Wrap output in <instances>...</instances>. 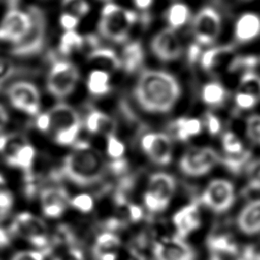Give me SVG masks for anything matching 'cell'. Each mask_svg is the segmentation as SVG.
Returning <instances> with one entry per match:
<instances>
[{
  "label": "cell",
  "mask_w": 260,
  "mask_h": 260,
  "mask_svg": "<svg viewBox=\"0 0 260 260\" xmlns=\"http://www.w3.org/2000/svg\"><path fill=\"white\" fill-rule=\"evenodd\" d=\"M133 94L138 106L145 112L164 114L170 112L181 95L177 78L162 70H143L134 85Z\"/></svg>",
  "instance_id": "6da1fadb"
},
{
  "label": "cell",
  "mask_w": 260,
  "mask_h": 260,
  "mask_svg": "<svg viewBox=\"0 0 260 260\" xmlns=\"http://www.w3.org/2000/svg\"><path fill=\"white\" fill-rule=\"evenodd\" d=\"M106 172L102 153L85 141L75 142L62 164L61 175L75 185L86 187L99 183Z\"/></svg>",
  "instance_id": "7a4b0ae2"
},
{
  "label": "cell",
  "mask_w": 260,
  "mask_h": 260,
  "mask_svg": "<svg viewBox=\"0 0 260 260\" xmlns=\"http://www.w3.org/2000/svg\"><path fill=\"white\" fill-rule=\"evenodd\" d=\"M36 120L37 128L52 135L56 143L71 145L77 141L81 129L78 112L66 103H58L49 111L40 113Z\"/></svg>",
  "instance_id": "3957f363"
},
{
  "label": "cell",
  "mask_w": 260,
  "mask_h": 260,
  "mask_svg": "<svg viewBox=\"0 0 260 260\" xmlns=\"http://www.w3.org/2000/svg\"><path fill=\"white\" fill-rule=\"evenodd\" d=\"M140 20V15L114 2H106L101 10L98 31L101 37L115 44L128 42L132 27Z\"/></svg>",
  "instance_id": "277c9868"
},
{
  "label": "cell",
  "mask_w": 260,
  "mask_h": 260,
  "mask_svg": "<svg viewBox=\"0 0 260 260\" xmlns=\"http://www.w3.org/2000/svg\"><path fill=\"white\" fill-rule=\"evenodd\" d=\"M30 25L22 39L10 47V54L15 57H32L40 54L46 44L48 21L45 11L36 5L29 6Z\"/></svg>",
  "instance_id": "5b68a950"
},
{
  "label": "cell",
  "mask_w": 260,
  "mask_h": 260,
  "mask_svg": "<svg viewBox=\"0 0 260 260\" xmlns=\"http://www.w3.org/2000/svg\"><path fill=\"white\" fill-rule=\"evenodd\" d=\"M78 80L79 70L74 63L68 60H56L47 75V90L57 99H65L73 92Z\"/></svg>",
  "instance_id": "8992f818"
},
{
  "label": "cell",
  "mask_w": 260,
  "mask_h": 260,
  "mask_svg": "<svg viewBox=\"0 0 260 260\" xmlns=\"http://www.w3.org/2000/svg\"><path fill=\"white\" fill-rule=\"evenodd\" d=\"M194 42L200 46H212L218 39L222 19L219 12L211 6L201 7L190 21Z\"/></svg>",
  "instance_id": "52a82bcc"
},
{
  "label": "cell",
  "mask_w": 260,
  "mask_h": 260,
  "mask_svg": "<svg viewBox=\"0 0 260 260\" xmlns=\"http://www.w3.org/2000/svg\"><path fill=\"white\" fill-rule=\"evenodd\" d=\"M176 180L167 173H155L148 180L147 190L144 193V205L150 212L164 211L175 193Z\"/></svg>",
  "instance_id": "ba28073f"
},
{
  "label": "cell",
  "mask_w": 260,
  "mask_h": 260,
  "mask_svg": "<svg viewBox=\"0 0 260 260\" xmlns=\"http://www.w3.org/2000/svg\"><path fill=\"white\" fill-rule=\"evenodd\" d=\"M10 233L18 236L39 249L48 247L49 235L46 222L31 212L18 213L10 224Z\"/></svg>",
  "instance_id": "9c48e42d"
},
{
  "label": "cell",
  "mask_w": 260,
  "mask_h": 260,
  "mask_svg": "<svg viewBox=\"0 0 260 260\" xmlns=\"http://www.w3.org/2000/svg\"><path fill=\"white\" fill-rule=\"evenodd\" d=\"M6 95L13 108L29 116L37 117L41 109V94L39 88L30 81L18 80L6 89Z\"/></svg>",
  "instance_id": "30bf717a"
},
{
  "label": "cell",
  "mask_w": 260,
  "mask_h": 260,
  "mask_svg": "<svg viewBox=\"0 0 260 260\" xmlns=\"http://www.w3.org/2000/svg\"><path fill=\"white\" fill-rule=\"evenodd\" d=\"M218 160L219 155L212 147H192L181 156L179 168L184 175L200 177L211 171Z\"/></svg>",
  "instance_id": "8fae6325"
},
{
  "label": "cell",
  "mask_w": 260,
  "mask_h": 260,
  "mask_svg": "<svg viewBox=\"0 0 260 260\" xmlns=\"http://www.w3.org/2000/svg\"><path fill=\"white\" fill-rule=\"evenodd\" d=\"M30 25L27 10H20L16 5L10 6L0 21V42L11 46L18 43Z\"/></svg>",
  "instance_id": "7c38bea8"
},
{
  "label": "cell",
  "mask_w": 260,
  "mask_h": 260,
  "mask_svg": "<svg viewBox=\"0 0 260 260\" xmlns=\"http://www.w3.org/2000/svg\"><path fill=\"white\" fill-rule=\"evenodd\" d=\"M201 202L217 213L224 212L231 208L235 201V188L225 179H214L204 189Z\"/></svg>",
  "instance_id": "4fadbf2b"
},
{
  "label": "cell",
  "mask_w": 260,
  "mask_h": 260,
  "mask_svg": "<svg viewBox=\"0 0 260 260\" xmlns=\"http://www.w3.org/2000/svg\"><path fill=\"white\" fill-rule=\"evenodd\" d=\"M152 54L161 62H173L183 54V45L177 30L164 27L156 31L150 40Z\"/></svg>",
  "instance_id": "5bb4252c"
},
{
  "label": "cell",
  "mask_w": 260,
  "mask_h": 260,
  "mask_svg": "<svg viewBox=\"0 0 260 260\" xmlns=\"http://www.w3.org/2000/svg\"><path fill=\"white\" fill-rule=\"evenodd\" d=\"M140 145L142 150L154 164L166 166L171 162L173 144L167 134L159 132L146 133L141 138Z\"/></svg>",
  "instance_id": "9a60e30c"
},
{
  "label": "cell",
  "mask_w": 260,
  "mask_h": 260,
  "mask_svg": "<svg viewBox=\"0 0 260 260\" xmlns=\"http://www.w3.org/2000/svg\"><path fill=\"white\" fill-rule=\"evenodd\" d=\"M152 254L154 260H195L193 248L178 236L155 242Z\"/></svg>",
  "instance_id": "2e32d148"
},
{
  "label": "cell",
  "mask_w": 260,
  "mask_h": 260,
  "mask_svg": "<svg viewBox=\"0 0 260 260\" xmlns=\"http://www.w3.org/2000/svg\"><path fill=\"white\" fill-rule=\"evenodd\" d=\"M40 201L45 216L49 218L60 217L69 205L70 197L62 187H47L41 191Z\"/></svg>",
  "instance_id": "e0dca14e"
},
{
  "label": "cell",
  "mask_w": 260,
  "mask_h": 260,
  "mask_svg": "<svg viewBox=\"0 0 260 260\" xmlns=\"http://www.w3.org/2000/svg\"><path fill=\"white\" fill-rule=\"evenodd\" d=\"M234 39L238 44H249L260 38V14L254 11L241 13L233 25Z\"/></svg>",
  "instance_id": "ac0fdd59"
},
{
  "label": "cell",
  "mask_w": 260,
  "mask_h": 260,
  "mask_svg": "<svg viewBox=\"0 0 260 260\" xmlns=\"http://www.w3.org/2000/svg\"><path fill=\"white\" fill-rule=\"evenodd\" d=\"M173 223L177 230V236L182 239L197 230L201 223L198 205L191 203L182 207L174 214Z\"/></svg>",
  "instance_id": "d6986e66"
},
{
  "label": "cell",
  "mask_w": 260,
  "mask_h": 260,
  "mask_svg": "<svg viewBox=\"0 0 260 260\" xmlns=\"http://www.w3.org/2000/svg\"><path fill=\"white\" fill-rule=\"evenodd\" d=\"M235 57V47L232 44L212 46L202 52L200 57L201 67L206 71L215 70L225 64L228 67Z\"/></svg>",
  "instance_id": "ffe728a7"
},
{
  "label": "cell",
  "mask_w": 260,
  "mask_h": 260,
  "mask_svg": "<svg viewBox=\"0 0 260 260\" xmlns=\"http://www.w3.org/2000/svg\"><path fill=\"white\" fill-rule=\"evenodd\" d=\"M87 62L96 69L105 70L107 72L121 69L120 56L114 49L109 47L98 46L92 48L86 56Z\"/></svg>",
  "instance_id": "44dd1931"
},
{
  "label": "cell",
  "mask_w": 260,
  "mask_h": 260,
  "mask_svg": "<svg viewBox=\"0 0 260 260\" xmlns=\"http://www.w3.org/2000/svg\"><path fill=\"white\" fill-rule=\"evenodd\" d=\"M120 248V238L112 232H105L96 237L92 253L96 260H118Z\"/></svg>",
  "instance_id": "7402d4cb"
},
{
  "label": "cell",
  "mask_w": 260,
  "mask_h": 260,
  "mask_svg": "<svg viewBox=\"0 0 260 260\" xmlns=\"http://www.w3.org/2000/svg\"><path fill=\"white\" fill-rule=\"evenodd\" d=\"M237 225L243 234L249 236L260 233V199L245 205L237 216Z\"/></svg>",
  "instance_id": "603a6c76"
},
{
  "label": "cell",
  "mask_w": 260,
  "mask_h": 260,
  "mask_svg": "<svg viewBox=\"0 0 260 260\" xmlns=\"http://www.w3.org/2000/svg\"><path fill=\"white\" fill-rule=\"evenodd\" d=\"M121 69L127 73H134L143 64L144 61V49L139 41L126 42L121 55Z\"/></svg>",
  "instance_id": "cb8c5ba5"
},
{
  "label": "cell",
  "mask_w": 260,
  "mask_h": 260,
  "mask_svg": "<svg viewBox=\"0 0 260 260\" xmlns=\"http://www.w3.org/2000/svg\"><path fill=\"white\" fill-rule=\"evenodd\" d=\"M192 16L191 8L188 6V4L181 1H175L170 4L164 13L167 26L175 30L180 29L186 24L190 23Z\"/></svg>",
  "instance_id": "d4e9b609"
},
{
  "label": "cell",
  "mask_w": 260,
  "mask_h": 260,
  "mask_svg": "<svg viewBox=\"0 0 260 260\" xmlns=\"http://www.w3.org/2000/svg\"><path fill=\"white\" fill-rule=\"evenodd\" d=\"M85 128L92 134H115L116 123L108 114L100 110H91L85 118Z\"/></svg>",
  "instance_id": "484cf974"
},
{
  "label": "cell",
  "mask_w": 260,
  "mask_h": 260,
  "mask_svg": "<svg viewBox=\"0 0 260 260\" xmlns=\"http://www.w3.org/2000/svg\"><path fill=\"white\" fill-rule=\"evenodd\" d=\"M36 154L37 152L35 147L24 141L10 154L6 155L5 160L9 167L17 168L27 173L34 166Z\"/></svg>",
  "instance_id": "4316f807"
},
{
  "label": "cell",
  "mask_w": 260,
  "mask_h": 260,
  "mask_svg": "<svg viewBox=\"0 0 260 260\" xmlns=\"http://www.w3.org/2000/svg\"><path fill=\"white\" fill-rule=\"evenodd\" d=\"M107 137V153L111 158V168L115 173H122L126 170L127 162L124 158L125 145L124 143L115 135L110 134Z\"/></svg>",
  "instance_id": "83f0119b"
},
{
  "label": "cell",
  "mask_w": 260,
  "mask_h": 260,
  "mask_svg": "<svg viewBox=\"0 0 260 260\" xmlns=\"http://www.w3.org/2000/svg\"><path fill=\"white\" fill-rule=\"evenodd\" d=\"M86 87L88 92L94 96L108 94L111 90L110 73L101 69L91 70L87 76Z\"/></svg>",
  "instance_id": "f1b7e54d"
},
{
  "label": "cell",
  "mask_w": 260,
  "mask_h": 260,
  "mask_svg": "<svg viewBox=\"0 0 260 260\" xmlns=\"http://www.w3.org/2000/svg\"><path fill=\"white\" fill-rule=\"evenodd\" d=\"M207 246L213 252L219 256V254L236 255L238 253V246L234 239L226 234H216L208 237Z\"/></svg>",
  "instance_id": "f546056e"
},
{
  "label": "cell",
  "mask_w": 260,
  "mask_h": 260,
  "mask_svg": "<svg viewBox=\"0 0 260 260\" xmlns=\"http://www.w3.org/2000/svg\"><path fill=\"white\" fill-rule=\"evenodd\" d=\"M85 46V37L76 30H65L60 38L58 50L64 56H69Z\"/></svg>",
  "instance_id": "4dcf8cb0"
},
{
  "label": "cell",
  "mask_w": 260,
  "mask_h": 260,
  "mask_svg": "<svg viewBox=\"0 0 260 260\" xmlns=\"http://www.w3.org/2000/svg\"><path fill=\"white\" fill-rule=\"evenodd\" d=\"M174 127L178 139L186 141L190 137L200 133L201 122L198 119L193 118H179L175 122Z\"/></svg>",
  "instance_id": "1f68e13d"
},
{
  "label": "cell",
  "mask_w": 260,
  "mask_h": 260,
  "mask_svg": "<svg viewBox=\"0 0 260 260\" xmlns=\"http://www.w3.org/2000/svg\"><path fill=\"white\" fill-rule=\"evenodd\" d=\"M202 100L209 106L220 105L225 98V89L218 82H209L202 88Z\"/></svg>",
  "instance_id": "d6a6232c"
},
{
  "label": "cell",
  "mask_w": 260,
  "mask_h": 260,
  "mask_svg": "<svg viewBox=\"0 0 260 260\" xmlns=\"http://www.w3.org/2000/svg\"><path fill=\"white\" fill-rule=\"evenodd\" d=\"M251 158V152L247 149H243L238 153H225L222 157V164L224 167L234 174L241 172L243 167L248 165Z\"/></svg>",
  "instance_id": "836d02e7"
},
{
  "label": "cell",
  "mask_w": 260,
  "mask_h": 260,
  "mask_svg": "<svg viewBox=\"0 0 260 260\" xmlns=\"http://www.w3.org/2000/svg\"><path fill=\"white\" fill-rule=\"evenodd\" d=\"M241 91L260 99V75L253 71L244 72L240 79Z\"/></svg>",
  "instance_id": "e575fe53"
},
{
  "label": "cell",
  "mask_w": 260,
  "mask_h": 260,
  "mask_svg": "<svg viewBox=\"0 0 260 260\" xmlns=\"http://www.w3.org/2000/svg\"><path fill=\"white\" fill-rule=\"evenodd\" d=\"M259 59L252 55L247 56H235L229 65V70L231 71H252L253 68L257 66Z\"/></svg>",
  "instance_id": "d590c367"
},
{
  "label": "cell",
  "mask_w": 260,
  "mask_h": 260,
  "mask_svg": "<svg viewBox=\"0 0 260 260\" xmlns=\"http://www.w3.org/2000/svg\"><path fill=\"white\" fill-rule=\"evenodd\" d=\"M62 7L79 18L85 16L90 11V5L86 0H62Z\"/></svg>",
  "instance_id": "8d00e7d4"
},
{
  "label": "cell",
  "mask_w": 260,
  "mask_h": 260,
  "mask_svg": "<svg viewBox=\"0 0 260 260\" xmlns=\"http://www.w3.org/2000/svg\"><path fill=\"white\" fill-rule=\"evenodd\" d=\"M246 178L250 189L260 191V158L248 162L246 166Z\"/></svg>",
  "instance_id": "74e56055"
},
{
  "label": "cell",
  "mask_w": 260,
  "mask_h": 260,
  "mask_svg": "<svg viewBox=\"0 0 260 260\" xmlns=\"http://www.w3.org/2000/svg\"><path fill=\"white\" fill-rule=\"evenodd\" d=\"M69 205H71L73 208H75L76 210L82 213H88L92 210L94 201L89 194L82 193L70 198Z\"/></svg>",
  "instance_id": "f35d334b"
},
{
  "label": "cell",
  "mask_w": 260,
  "mask_h": 260,
  "mask_svg": "<svg viewBox=\"0 0 260 260\" xmlns=\"http://www.w3.org/2000/svg\"><path fill=\"white\" fill-rule=\"evenodd\" d=\"M246 134L255 144L260 145V115H252L246 121Z\"/></svg>",
  "instance_id": "ab89813d"
},
{
  "label": "cell",
  "mask_w": 260,
  "mask_h": 260,
  "mask_svg": "<svg viewBox=\"0 0 260 260\" xmlns=\"http://www.w3.org/2000/svg\"><path fill=\"white\" fill-rule=\"evenodd\" d=\"M14 203V196L12 192L2 187L0 189V221L6 218V216L9 214V212L12 209Z\"/></svg>",
  "instance_id": "60d3db41"
},
{
  "label": "cell",
  "mask_w": 260,
  "mask_h": 260,
  "mask_svg": "<svg viewBox=\"0 0 260 260\" xmlns=\"http://www.w3.org/2000/svg\"><path fill=\"white\" fill-rule=\"evenodd\" d=\"M222 147L225 153H238L244 149L241 140L233 132H226L223 134Z\"/></svg>",
  "instance_id": "b9f144b4"
},
{
  "label": "cell",
  "mask_w": 260,
  "mask_h": 260,
  "mask_svg": "<svg viewBox=\"0 0 260 260\" xmlns=\"http://www.w3.org/2000/svg\"><path fill=\"white\" fill-rule=\"evenodd\" d=\"M10 260H46V252L43 250H22L14 253Z\"/></svg>",
  "instance_id": "7bdbcfd3"
},
{
  "label": "cell",
  "mask_w": 260,
  "mask_h": 260,
  "mask_svg": "<svg viewBox=\"0 0 260 260\" xmlns=\"http://www.w3.org/2000/svg\"><path fill=\"white\" fill-rule=\"evenodd\" d=\"M258 99L253 94L240 91L235 96V102L237 106L242 110H248L253 108L257 104Z\"/></svg>",
  "instance_id": "ee69618b"
},
{
  "label": "cell",
  "mask_w": 260,
  "mask_h": 260,
  "mask_svg": "<svg viewBox=\"0 0 260 260\" xmlns=\"http://www.w3.org/2000/svg\"><path fill=\"white\" fill-rule=\"evenodd\" d=\"M79 20H80L79 17L66 11H64L59 17L60 26L64 30H75V28L79 24Z\"/></svg>",
  "instance_id": "f6af8a7d"
},
{
  "label": "cell",
  "mask_w": 260,
  "mask_h": 260,
  "mask_svg": "<svg viewBox=\"0 0 260 260\" xmlns=\"http://www.w3.org/2000/svg\"><path fill=\"white\" fill-rule=\"evenodd\" d=\"M125 208H126L127 217H128V219L130 221L137 222V221H139L143 217V210L138 205L127 202L125 204Z\"/></svg>",
  "instance_id": "bcb514c9"
},
{
  "label": "cell",
  "mask_w": 260,
  "mask_h": 260,
  "mask_svg": "<svg viewBox=\"0 0 260 260\" xmlns=\"http://www.w3.org/2000/svg\"><path fill=\"white\" fill-rule=\"evenodd\" d=\"M205 125L210 134L215 135L220 131L221 124L219 119L211 113H207L205 116Z\"/></svg>",
  "instance_id": "7dc6e473"
},
{
  "label": "cell",
  "mask_w": 260,
  "mask_h": 260,
  "mask_svg": "<svg viewBox=\"0 0 260 260\" xmlns=\"http://www.w3.org/2000/svg\"><path fill=\"white\" fill-rule=\"evenodd\" d=\"M201 54H202V46H200L196 42H192L188 46L186 51L187 59L190 63H195L196 61H199Z\"/></svg>",
  "instance_id": "c3c4849f"
},
{
  "label": "cell",
  "mask_w": 260,
  "mask_h": 260,
  "mask_svg": "<svg viewBox=\"0 0 260 260\" xmlns=\"http://www.w3.org/2000/svg\"><path fill=\"white\" fill-rule=\"evenodd\" d=\"M54 260H84V256L79 249L70 248L62 252Z\"/></svg>",
  "instance_id": "681fc988"
},
{
  "label": "cell",
  "mask_w": 260,
  "mask_h": 260,
  "mask_svg": "<svg viewBox=\"0 0 260 260\" xmlns=\"http://www.w3.org/2000/svg\"><path fill=\"white\" fill-rule=\"evenodd\" d=\"M258 251L253 246L245 247L238 255L237 260H257Z\"/></svg>",
  "instance_id": "f907efd6"
},
{
  "label": "cell",
  "mask_w": 260,
  "mask_h": 260,
  "mask_svg": "<svg viewBox=\"0 0 260 260\" xmlns=\"http://www.w3.org/2000/svg\"><path fill=\"white\" fill-rule=\"evenodd\" d=\"M132 1L138 10L142 12H146L151 7L154 0H132Z\"/></svg>",
  "instance_id": "816d5d0a"
},
{
  "label": "cell",
  "mask_w": 260,
  "mask_h": 260,
  "mask_svg": "<svg viewBox=\"0 0 260 260\" xmlns=\"http://www.w3.org/2000/svg\"><path fill=\"white\" fill-rule=\"evenodd\" d=\"M9 122V114L7 110L0 104V132L6 127L7 123Z\"/></svg>",
  "instance_id": "f5cc1de1"
},
{
  "label": "cell",
  "mask_w": 260,
  "mask_h": 260,
  "mask_svg": "<svg viewBox=\"0 0 260 260\" xmlns=\"http://www.w3.org/2000/svg\"><path fill=\"white\" fill-rule=\"evenodd\" d=\"M9 241H10V239H9L8 234L4 230L0 229V247L7 246L9 244Z\"/></svg>",
  "instance_id": "db71d44e"
},
{
  "label": "cell",
  "mask_w": 260,
  "mask_h": 260,
  "mask_svg": "<svg viewBox=\"0 0 260 260\" xmlns=\"http://www.w3.org/2000/svg\"><path fill=\"white\" fill-rule=\"evenodd\" d=\"M4 185H5V179H4V177L0 174V189H1L2 187H4Z\"/></svg>",
  "instance_id": "11a10c76"
},
{
  "label": "cell",
  "mask_w": 260,
  "mask_h": 260,
  "mask_svg": "<svg viewBox=\"0 0 260 260\" xmlns=\"http://www.w3.org/2000/svg\"><path fill=\"white\" fill-rule=\"evenodd\" d=\"M209 260H222V259L220 258V256H218V255H216V254H213V255L210 257Z\"/></svg>",
  "instance_id": "9f6ffc18"
},
{
  "label": "cell",
  "mask_w": 260,
  "mask_h": 260,
  "mask_svg": "<svg viewBox=\"0 0 260 260\" xmlns=\"http://www.w3.org/2000/svg\"><path fill=\"white\" fill-rule=\"evenodd\" d=\"M241 2H251V1H254V0H239Z\"/></svg>",
  "instance_id": "6f0895ef"
},
{
  "label": "cell",
  "mask_w": 260,
  "mask_h": 260,
  "mask_svg": "<svg viewBox=\"0 0 260 260\" xmlns=\"http://www.w3.org/2000/svg\"><path fill=\"white\" fill-rule=\"evenodd\" d=\"M257 260H260V252H258V255H257Z\"/></svg>",
  "instance_id": "680465c9"
},
{
  "label": "cell",
  "mask_w": 260,
  "mask_h": 260,
  "mask_svg": "<svg viewBox=\"0 0 260 260\" xmlns=\"http://www.w3.org/2000/svg\"><path fill=\"white\" fill-rule=\"evenodd\" d=\"M100 1H105V2H109V1H111V0H100Z\"/></svg>",
  "instance_id": "91938a15"
}]
</instances>
